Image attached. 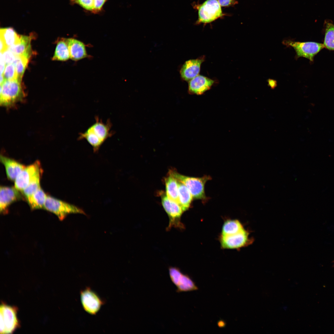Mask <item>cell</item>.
<instances>
[{"instance_id": "cell-1", "label": "cell", "mask_w": 334, "mask_h": 334, "mask_svg": "<svg viewBox=\"0 0 334 334\" xmlns=\"http://www.w3.org/2000/svg\"><path fill=\"white\" fill-rule=\"evenodd\" d=\"M111 128L109 120L104 123L96 117L95 122L84 132L80 133L78 139L86 140L92 147L94 152H96L106 139L111 136Z\"/></svg>"}, {"instance_id": "cell-2", "label": "cell", "mask_w": 334, "mask_h": 334, "mask_svg": "<svg viewBox=\"0 0 334 334\" xmlns=\"http://www.w3.org/2000/svg\"><path fill=\"white\" fill-rule=\"evenodd\" d=\"M21 81L17 79L4 80L0 84L1 105L10 107L22 100L24 94Z\"/></svg>"}, {"instance_id": "cell-3", "label": "cell", "mask_w": 334, "mask_h": 334, "mask_svg": "<svg viewBox=\"0 0 334 334\" xmlns=\"http://www.w3.org/2000/svg\"><path fill=\"white\" fill-rule=\"evenodd\" d=\"M169 173L187 187L193 199L203 201L207 199V198L205 193V185L208 181L211 179L210 176L205 175L201 177H189L182 175L172 170L169 171Z\"/></svg>"}, {"instance_id": "cell-4", "label": "cell", "mask_w": 334, "mask_h": 334, "mask_svg": "<svg viewBox=\"0 0 334 334\" xmlns=\"http://www.w3.org/2000/svg\"><path fill=\"white\" fill-rule=\"evenodd\" d=\"M44 209L54 213L60 220H63L71 214H85L84 211L79 207L48 195Z\"/></svg>"}, {"instance_id": "cell-5", "label": "cell", "mask_w": 334, "mask_h": 334, "mask_svg": "<svg viewBox=\"0 0 334 334\" xmlns=\"http://www.w3.org/2000/svg\"><path fill=\"white\" fill-rule=\"evenodd\" d=\"M160 193L162 205L169 219L166 230L169 231L172 228L181 229H183V225L181 221V217L184 211L181 207L177 202L168 198L164 192H161Z\"/></svg>"}, {"instance_id": "cell-6", "label": "cell", "mask_w": 334, "mask_h": 334, "mask_svg": "<svg viewBox=\"0 0 334 334\" xmlns=\"http://www.w3.org/2000/svg\"><path fill=\"white\" fill-rule=\"evenodd\" d=\"M283 43L288 47L294 48L296 57H302L313 62L315 56L324 47L323 44L314 42H301L291 40H284Z\"/></svg>"}, {"instance_id": "cell-7", "label": "cell", "mask_w": 334, "mask_h": 334, "mask_svg": "<svg viewBox=\"0 0 334 334\" xmlns=\"http://www.w3.org/2000/svg\"><path fill=\"white\" fill-rule=\"evenodd\" d=\"M169 278L177 288L176 292L180 293L198 290L195 282L188 274H184L178 267L170 266L168 268Z\"/></svg>"}, {"instance_id": "cell-8", "label": "cell", "mask_w": 334, "mask_h": 334, "mask_svg": "<svg viewBox=\"0 0 334 334\" xmlns=\"http://www.w3.org/2000/svg\"><path fill=\"white\" fill-rule=\"evenodd\" d=\"M17 308L2 303L0 306V334L12 333L19 326Z\"/></svg>"}, {"instance_id": "cell-9", "label": "cell", "mask_w": 334, "mask_h": 334, "mask_svg": "<svg viewBox=\"0 0 334 334\" xmlns=\"http://www.w3.org/2000/svg\"><path fill=\"white\" fill-rule=\"evenodd\" d=\"M197 8L198 24L211 23L224 15L217 0H207Z\"/></svg>"}, {"instance_id": "cell-10", "label": "cell", "mask_w": 334, "mask_h": 334, "mask_svg": "<svg viewBox=\"0 0 334 334\" xmlns=\"http://www.w3.org/2000/svg\"><path fill=\"white\" fill-rule=\"evenodd\" d=\"M249 233L245 229L237 233L220 237L221 246L225 249H239L251 244L254 241L249 236Z\"/></svg>"}, {"instance_id": "cell-11", "label": "cell", "mask_w": 334, "mask_h": 334, "mask_svg": "<svg viewBox=\"0 0 334 334\" xmlns=\"http://www.w3.org/2000/svg\"><path fill=\"white\" fill-rule=\"evenodd\" d=\"M80 296L84 309L90 314H96L104 304V301L89 287L82 290Z\"/></svg>"}, {"instance_id": "cell-12", "label": "cell", "mask_w": 334, "mask_h": 334, "mask_svg": "<svg viewBox=\"0 0 334 334\" xmlns=\"http://www.w3.org/2000/svg\"><path fill=\"white\" fill-rule=\"evenodd\" d=\"M41 169V164L38 161L26 166L19 173L15 180L14 186L20 191H22L28 186L34 175Z\"/></svg>"}, {"instance_id": "cell-13", "label": "cell", "mask_w": 334, "mask_h": 334, "mask_svg": "<svg viewBox=\"0 0 334 334\" xmlns=\"http://www.w3.org/2000/svg\"><path fill=\"white\" fill-rule=\"evenodd\" d=\"M20 191L15 186H1L0 187V211L3 213L12 203L22 199Z\"/></svg>"}, {"instance_id": "cell-14", "label": "cell", "mask_w": 334, "mask_h": 334, "mask_svg": "<svg viewBox=\"0 0 334 334\" xmlns=\"http://www.w3.org/2000/svg\"><path fill=\"white\" fill-rule=\"evenodd\" d=\"M214 82L206 77L198 75L189 81L188 92L191 94L201 95L211 88Z\"/></svg>"}, {"instance_id": "cell-15", "label": "cell", "mask_w": 334, "mask_h": 334, "mask_svg": "<svg viewBox=\"0 0 334 334\" xmlns=\"http://www.w3.org/2000/svg\"><path fill=\"white\" fill-rule=\"evenodd\" d=\"M204 57L186 61L182 65L180 71L182 79L186 81H190L199 75L200 66L204 61Z\"/></svg>"}, {"instance_id": "cell-16", "label": "cell", "mask_w": 334, "mask_h": 334, "mask_svg": "<svg viewBox=\"0 0 334 334\" xmlns=\"http://www.w3.org/2000/svg\"><path fill=\"white\" fill-rule=\"evenodd\" d=\"M66 41L71 59L78 61L89 57L83 42L72 38L66 39Z\"/></svg>"}, {"instance_id": "cell-17", "label": "cell", "mask_w": 334, "mask_h": 334, "mask_svg": "<svg viewBox=\"0 0 334 334\" xmlns=\"http://www.w3.org/2000/svg\"><path fill=\"white\" fill-rule=\"evenodd\" d=\"M0 161L5 167L7 178L13 181L26 167L12 159L2 155L0 156Z\"/></svg>"}, {"instance_id": "cell-18", "label": "cell", "mask_w": 334, "mask_h": 334, "mask_svg": "<svg viewBox=\"0 0 334 334\" xmlns=\"http://www.w3.org/2000/svg\"><path fill=\"white\" fill-rule=\"evenodd\" d=\"M31 37L21 35L19 42L9 47L8 49L16 56L24 55L29 58L31 55Z\"/></svg>"}, {"instance_id": "cell-19", "label": "cell", "mask_w": 334, "mask_h": 334, "mask_svg": "<svg viewBox=\"0 0 334 334\" xmlns=\"http://www.w3.org/2000/svg\"><path fill=\"white\" fill-rule=\"evenodd\" d=\"M178 203L184 212L190 208L193 198L187 187L182 182L178 180Z\"/></svg>"}, {"instance_id": "cell-20", "label": "cell", "mask_w": 334, "mask_h": 334, "mask_svg": "<svg viewBox=\"0 0 334 334\" xmlns=\"http://www.w3.org/2000/svg\"><path fill=\"white\" fill-rule=\"evenodd\" d=\"M47 195L40 187L26 199L32 210L44 209Z\"/></svg>"}, {"instance_id": "cell-21", "label": "cell", "mask_w": 334, "mask_h": 334, "mask_svg": "<svg viewBox=\"0 0 334 334\" xmlns=\"http://www.w3.org/2000/svg\"><path fill=\"white\" fill-rule=\"evenodd\" d=\"M165 178L166 194L170 199L178 203V184L177 179L171 174L168 173Z\"/></svg>"}, {"instance_id": "cell-22", "label": "cell", "mask_w": 334, "mask_h": 334, "mask_svg": "<svg viewBox=\"0 0 334 334\" xmlns=\"http://www.w3.org/2000/svg\"><path fill=\"white\" fill-rule=\"evenodd\" d=\"M20 36L21 35H18L12 28L0 29V39L3 41L8 48L18 44L20 41Z\"/></svg>"}, {"instance_id": "cell-23", "label": "cell", "mask_w": 334, "mask_h": 334, "mask_svg": "<svg viewBox=\"0 0 334 334\" xmlns=\"http://www.w3.org/2000/svg\"><path fill=\"white\" fill-rule=\"evenodd\" d=\"M70 58L66 39L62 38L58 42L52 59L65 61Z\"/></svg>"}, {"instance_id": "cell-24", "label": "cell", "mask_w": 334, "mask_h": 334, "mask_svg": "<svg viewBox=\"0 0 334 334\" xmlns=\"http://www.w3.org/2000/svg\"><path fill=\"white\" fill-rule=\"evenodd\" d=\"M245 229L239 221L237 220H228L223 224L222 235H229L237 233Z\"/></svg>"}, {"instance_id": "cell-25", "label": "cell", "mask_w": 334, "mask_h": 334, "mask_svg": "<svg viewBox=\"0 0 334 334\" xmlns=\"http://www.w3.org/2000/svg\"><path fill=\"white\" fill-rule=\"evenodd\" d=\"M325 36L323 45L328 49L334 50V24L329 21L324 23Z\"/></svg>"}, {"instance_id": "cell-26", "label": "cell", "mask_w": 334, "mask_h": 334, "mask_svg": "<svg viewBox=\"0 0 334 334\" xmlns=\"http://www.w3.org/2000/svg\"><path fill=\"white\" fill-rule=\"evenodd\" d=\"M42 169L32 177L28 186L22 191L26 199L36 191L40 187V181Z\"/></svg>"}, {"instance_id": "cell-27", "label": "cell", "mask_w": 334, "mask_h": 334, "mask_svg": "<svg viewBox=\"0 0 334 334\" xmlns=\"http://www.w3.org/2000/svg\"><path fill=\"white\" fill-rule=\"evenodd\" d=\"M29 58L24 55L16 56L13 63L15 68L18 79L21 81L23 75L27 66Z\"/></svg>"}, {"instance_id": "cell-28", "label": "cell", "mask_w": 334, "mask_h": 334, "mask_svg": "<svg viewBox=\"0 0 334 334\" xmlns=\"http://www.w3.org/2000/svg\"><path fill=\"white\" fill-rule=\"evenodd\" d=\"M3 75L4 80L18 79L17 74L13 63L6 65Z\"/></svg>"}, {"instance_id": "cell-29", "label": "cell", "mask_w": 334, "mask_h": 334, "mask_svg": "<svg viewBox=\"0 0 334 334\" xmlns=\"http://www.w3.org/2000/svg\"><path fill=\"white\" fill-rule=\"evenodd\" d=\"M72 4L80 6L85 10L93 13L94 9V0H70Z\"/></svg>"}, {"instance_id": "cell-30", "label": "cell", "mask_w": 334, "mask_h": 334, "mask_svg": "<svg viewBox=\"0 0 334 334\" xmlns=\"http://www.w3.org/2000/svg\"><path fill=\"white\" fill-rule=\"evenodd\" d=\"M1 55L6 65L12 63L15 60L16 56L8 49L3 53L0 52Z\"/></svg>"}, {"instance_id": "cell-31", "label": "cell", "mask_w": 334, "mask_h": 334, "mask_svg": "<svg viewBox=\"0 0 334 334\" xmlns=\"http://www.w3.org/2000/svg\"><path fill=\"white\" fill-rule=\"evenodd\" d=\"M106 1L107 0H94V9L93 13L97 14L100 12Z\"/></svg>"}, {"instance_id": "cell-32", "label": "cell", "mask_w": 334, "mask_h": 334, "mask_svg": "<svg viewBox=\"0 0 334 334\" xmlns=\"http://www.w3.org/2000/svg\"><path fill=\"white\" fill-rule=\"evenodd\" d=\"M220 5L223 6H228L237 3L235 0H218Z\"/></svg>"}, {"instance_id": "cell-33", "label": "cell", "mask_w": 334, "mask_h": 334, "mask_svg": "<svg viewBox=\"0 0 334 334\" xmlns=\"http://www.w3.org/2000/svg\"><path fill=\"white\" fill-rule=\"evenodd\" d=\"M5 64L2 56L0 55V75H3Z\"/></svg>"}, {"instance_id": "cell-34", "label": "cell", "mask_w": 334, "mask_h": 334, "mask_svg": "<svg viewBox=\"0 0 334 334\" xmlns=\"http://www.w3.org/2000/svg\"><path fill=\"white\" fill-rule=\"evenodd\" d=\"M268 82V84L272 89H274L276 86V82L274 80L272 79H269Z\"/></svg>"}, {"instance_id": "cell-35", "label": "cell", "mask_w": 334, "mask_h": 334, "mask_svg": "<svg viewBox=\"0 0 334 334\" xmlns=\"http://www.w3.org/2000/svg\"><path fill=\"white\" fill-rule=\"evenodd\" d=\"M217 325L220 328L225 327L226 325V323L223 320H220L217 322Z\"/></svg>"}]
</instances>
